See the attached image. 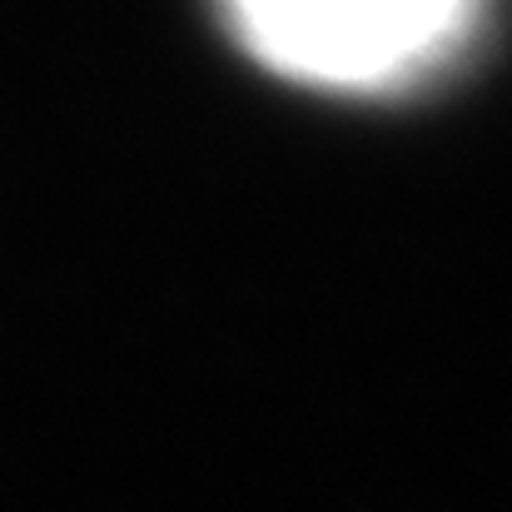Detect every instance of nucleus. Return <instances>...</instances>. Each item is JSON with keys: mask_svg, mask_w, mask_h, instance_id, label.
Instances as JSON below:
<instances>
[{"mask_svg": "<svg viewBox=\"0 0 512 512\" xmlns=\"http://www.w3.org/2000/svg\"><path fill=\"white\" fill-rule=\"evenodd\" d=\"M219 10L274 75L348 95L443 75L483 20V0H219Z\"/></svg>", "mask_w": 512, "mask_h": 512, "instance_id": "obj_1", "label": "nucleus"}]
</instances>
